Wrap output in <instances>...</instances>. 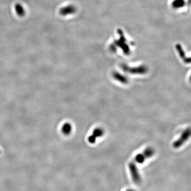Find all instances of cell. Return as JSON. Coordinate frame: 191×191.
I'll return each mask as SVG.
<instances>
[{
    "label": "cell",
    "mask_w": 191,
    "mask_h": 191,
    "mask_svg": "<svg viewBox=\"0 0 191 191\" xmlns=\"http://www.w3.org/2000/svg\"><path fill=\"white\" fill-rule=\"evenodd\" d=\"M128 167L133 181L137 184H140L141 182V177L137 166L134 162H131L129 163Z\"/></svg>",
    "instance_id": "cell-2"
},
{
    "label": "cell",
    "mask_w": 191,
    "mask_h": 191,
    "mask_svg": "<svg viewBox=\"0 0 191 191\" xmlns=\"http://www.w3.org/2000/svg\"><path fill=\"white\" fill-rule=\"evenodd\" d=\"M114 78L118 81L124 84H126L128 82V79L125 75H123L117 72H114L113 73Z\"/></svg>",
    "instance_id": "cell-5"
},
{
    "label": "cell",
    "mask_w": 191,
    "mask_h": 191,
    "mask_svg": "<svg viewBox=\"0 0 191 191\" xmlns=\"http://www.w3.org/2000/svg\"><path fill=\"white\" fill-rule=\"evenodd\" d=\"M134 191V190H128V191Z\"/></svg>",
    "instance_id": "cell-14"
},
{
    "label": "cell",
    "mask_w": 191,
    "mask_h": 191,
    "mask_svg": "<svg viewBox=\"0 0 191 191\" xmlns=\"http://www.w3.org/2000/svg\"><path fill=\"white\" fill-rule=\"evenodd\" d=\"M76 11L77 8L74 6L69 5L62 8L60 9L59 13L61 16H66L75 13Z\"/></svg>",
    "instance_id": "cell-4"
},
{
    "label": "cell",
    "mask_w": 191,
    "mask_h": 191,
    "mask_svg": "<svg viewBox=\"0 0 191 191\" xmlns=\"http://www.w3.org/2000/svg\"><path fill=\"white\" fill-rule=\"evenodd\" d=\"M72 129L71 125L69 123H66L62 128V131L63 134L65 135H69L71 133Z\"/></svg>",
    "instance_id": "cell-9"
},
{
    "label": "cell",
    "mask_w": 191,
    "mask_h": 191,
    "mask_svg": "<svg viewBox=\"0 0 191 191\" xmlns=\"http://www.w3.org/2000/svg\"><path fill=\"white\" fill-rule=\"evenodd\" d=\"M147 159L143 154H137L135 157V161L138 163H143L144 161Z\"/></svg>",
    "instance_id": "cell-11"
},
{
    "label": "cell",
    "mask_w": 191,
    "mask_h": 191,
    "mask_svg": "<svg viewBox=\"0 0 191 191\" xmlns=\"http://www.w3.org/2000/svg\"><path fill=\"white\" fill-rule=\"evenodd\" d=\"M104 131L103 129L101 128H96L94 129L92 133V134L96 138L101 137L103 135Z\"/></svg>",
    "instance_id": "cell-12"
},
{
    "label": "cell",
    "mask_w": 191,
    "mask_h": 191,
    "mask_svg": "<svg viewBox=\"0 0 191 191\" xmlns=\"http://www.w3.org/2000/svg\"><path fill=\"white\" fill-rule=\"evenodd\" d=\"M88 140L89 143H90L91 144H93V143H94L96 141V138H95L93 135H91L89 137Z\"/></svg>",
    "instance_id": "cell-13"
},
{
    "label": "cell",
    "mask_w": 191,
    "mask_h": 191,
    "mask_svg": "<svg viewBox=\"0 0 191 191\" xmlns=\"http://www.w3.org/2000/svg\"><path fill=\"white\" fill-rule=\"evenodd\" d=\"M176 49L179 52V56L182 58L183 60H184V61L186 63H190L191 62V59L190 57H186L185 56V53L184 52V50H183L182 46L179 45V44H177L176 45Z\"/></svg>",
    "instance_id": "cell-6"
},
{
    "label": "cell",
    "mask_w": 191,
    "mask_h": 191,
    "mask_svg": "<svg viewBox=\"0 0 191 191\" xmlns=\"http://www.w3.org/2000/svg\"><path fill=\"white\" fill-rule=\"evenodd\" d=\"M15 10L17 14L20 17H23L25 14V11L23 7L20 3H17L15 5Z\"/></svg>",
    "instance_id": "cell-8"
},
{
    "label": "cell",
    "mask_w": 191,
    "mask_h": 191,
    "mask_svg": "<svg viewBox=\"0 0 191 191\" xmlns=\"http://www.w3.org/2000/svg\"><path fill=\"white\" fill-rule=\"evenodd\" d=\"M0 154H1V151H0Z\"/></svg>",
    "instance_id": "cell-15"
},
{
    "label": "cell",
    "mask_w": 191,
    "mask_h": 191,
    "mask_svg": "<svg viewBox=\"0 0 191 191\" xmlns=\"http://www.w3.org/2000/svg\"><path fill=\"white\" fill-rule=\"evenodd\" d=\"M185 0H174L172 3L173 9H179L185 6Z\"/></svg>",
    "instance_id": "cell-7"
},
{
    "label": "cell",
    "mask_w": 191,
    "mask_h": 191,
    "mask_svg": "<svg viewBox=\"0 0 191 191\" xmlns=\"http://www.w3.org/2000/svg\"><path fill=\"white\" fill-rule=\"evenodd\" d=\"M121 68L124 72L133 74H144L148 72V68L145 66H139L137 67H130L125 64H122Z\"/></svg>",
    "instance_id": "cell-1"
},
{
    "label": "cell",
    "mask_w": 191,
    "mask_h": 191,
    "mask_svg": "<svg viewBox=\"0 0 191 191\" xmlns=\"http://www.w3.org/2000/svg\"><path fill=\"white\" fill-rule=\"evenodd\" d=\"M190 135H191V128H188L183 132L179 139L173 143L172 144L173 147L175 149L181 147L182 145L188 140V138L190 137Z\"/></svg>",
    "instance_id": "cell-3"
},
{
    "label": "cell",
    "mask_w": 191,
    "mask_h": 191,
    "mask_svg": "<svg viewBox=\"0 0 191 191\" xmlns=\"http://www.w3.org/2000/svg\"><path fill=\"white\" fill-rule=\"evenodd\" d=\"M142 154H144V156L146 158V159L149 158L154 156V150L152 148L148 147L146 148L144 151L142 152Z\"/></svg>",
    "instance_id": "cell-10"
}]
</instances>
